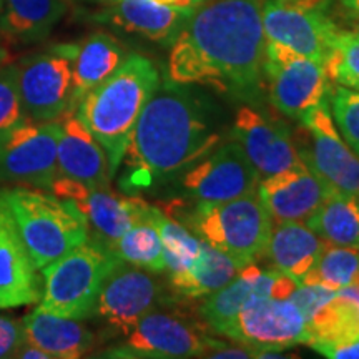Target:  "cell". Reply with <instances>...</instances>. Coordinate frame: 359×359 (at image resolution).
I'll return each instance as SVG.
<instances>
[{
  "instance_id": "cell-1",
  "label": "cell",
  "mask_w": 359,
  "mask_h": 359,
  "mask_svg": "<svg viewBox=\"0 0 359 359\" xmlns=\"http://www.w3.org/2000/svg\"><path fill=\"white\" fill-rule=\"evenodd\" d=\"M264 0H206L170 45L168 80L210 85L241 100L264 87Z\"/></svg>"
},
{
  "instance_id": "cell-2",
  "label": "cell",
  "mask_w": 359,
  "mask_h": 359,
  "mask_svg": "<svg viewBox=\"0 0 359 359\" xmlns=\"http://www.w3.org/2000/svg\"><path fill=\"white\" fill-rule=\"evenodd\" d=\"M219 142L203 105L183 85L168 80L138 118L122 160L120 188L140 195L161 187L212 154Z\"/></svg>"
},
{
  "instance_id": "cell-3",
  "label": "cell",
  "mask_w": 359,
  "mask_h": 359,
  "mask_svg": "<svg viewBox=\"0 0 359 359\" xmlns=\"http://www.w3.org/2000/svg\"><path fill=\"white\" fill-rule=\"evenodd\" d=\"M160 87V72L142 53H128L105 82L79 102L75 115L100 143L115 177L143 109Z\"/></svg>"
},
{
  "instance_id": "cell-4",
  "label": "cell",
  "mask_w": 359,
  "mask_h": 359,
  "mask_svg": "<svg viewBox=\"0 0 359 359\" xmlns=\"http://www.w3.org/2000/svg\"><path fill=\"white\" fill-rule=\"evenodd\" d=\"M35 268L42 269L88 241V223L72 200L27 187L0 190Z\"/></svg>"
},
{
  "instance_id": "cell-5",
  "label": "cell",
  "mask_w": 359,
  "mask_h": 359,
  "mask_svg": "<svg viewBox=\"0 0 359 359\" xmlns=\"http://www.w3.org/2000/svg\"><path fill=\"white\" fill-rule=\"evenodd\" d=\"M185 218L200 240L226 255L238 269L266 257L275 222L257 191L222 203H195Z\"/></svg>"
},
{
  "instance_id": "cell-6",
  "label": "cell",
  "mask_w": 359,
  "mask_h": 359,
  "mask_svg": "<svg viewBox=\"0 0 359 359\" xmlns=\"http://www.w3.org/2000/svg\"><path fill=\"white\" fill-rule=\"evenodd\" d=\"M118 258L95 241H85L42 268L39 308L62 318L83 321L95 313L107 275Z\"/></svg>"
},
{
  "instance_id": "cell-7",
  "label": "cell",
  "mask_w": 359,
  "mask_h": 359,
  "mask_svg": "<svg viewBox=\"0 0 359 359\" xmlns=\"http://www.w3.org/2000/svg\"><path fill=\"white\" fill-rule=\"evenodd\" d=\"M263 80L273 107L296 120L330 102L333 90L323 62L268 40L264 45Z\"/></svg>"
},
{
  "instance_id": "cell-8",
  "label": "cell",
  "mask_w": 359,
  "mask_h": 359,
  "mask_svg": "<svg viewBox=\"0 0 359 359\" xmlns=\"http://www.w3.org/2000/svg\"><path fill=\"white\" fill-rule=\"evenodd\" d=\"M77 43H60L29 55L17 64V80L25 116L53 122L72 114V64Z\"/></svg>"
},
{
  "instance_id": "cell-9",
  "label": "cell",
  "mask_w": 359,
  "mask_h": 359,
  "mask_svg": "<svg viewBox=\"0 0 359 359\" xmlns=\"http://www.w3.org/2000/svg\"><path fill=\"white\" fill-rule=\"evenodd\" d=\"M60 120H25L0 137V182L50 190L58 177Z\"/></svg>"
},
{
  "instance_id": "cell-10",
  "label": "cell",
  "mask_w": 359,
  "mask_h": 359,
  "mask_svg": "<svg viewBox=\"0 0 359 359\" xmlns=\"http://www.w3.org/2000/svg\"><path fill=\"white\" fill-rule=\"evenodd\" d=\"M263 30L268 42L325 64L339 27L327 13V0H264Z\"/></svg>"
},
{
  "instance_id": "cell-11",
  "label": "cell",
  "mask_w": 359,
  "mask_h": 359,
  "mask_svg": "<svg viewBox=\"0 0 359 359\" xmlns=\"http://www.w3.org/2000/svg\"><path fill=\"white\" fill-rule=\"evenodd\" d=\"M302 138L296 145L299 158L334 190L359 195V156L341 137L330 102L308 111L302 120Z\"/></svg>"
},
{
  "instance_id": "cell-12",
  "label": "cell",
  "mask_w": 359,
  "mask_h": 359,
  "mask_svg": "<svg viewBox=\"0 0 359 359\" xmlns=\"http://www.w3.org/2000/svg\"><path fill=\"white\" fill-rule=\"evenodd\" d=\"M226 338L257 353L285 351L308 343V323L290 299L253 296L224 331Z\"/></svg>"
},
{
  "instance_id": "cell-13",
  "label": "cell",
  "mask_w": 359,
  "mask_h": 359,
  "mask_svg": "<svg viewBox=\"0 0 359 359\" xmlns=\"http://www.w3.org/2000/svg\"><path fill=\"white\" fill-rule=\"evenodd\" d=\"M127 339L118 346L107 349L105 358L120 359H187L208 356L224 346L201 334L191 325L167 313L151 311L128 331Z\"/></svg>"
},
{
  "instance_id": "cell-14",
  "label": "cell",
  "mask_w": 359,
  "mask_h": 359,
  "mask_svg": "<svg viewBox=\"0 0 359 359\" xmlns=\"http://www.w3.org/2000/svg\"><path fill=\"white\" fill-rule=\"evenodd\" d=\"M259 173L236 140L217 147L183 173L182 187L195 203H222L258 190Z\"/></svg>"
},
{
  "instance_id": "cell-15",
  "label": "cell",
  "mask_w": 359,
  "mask_h": 359,
  "mask_svg": "<svg viewBox=\"0 0 359 359\" xmlns=\"http://www.w3.org/2000/svg\"><path fill=\"white\" fill-rule=\"evenodd\" d=\"M160 303V285L147 269L118 259L103 281L93 316L127 334Z\"/></svg>"
},
{
  "instance_id": "cell-16",
  "label": "cell",
  "mask_w": 359,
  "mask_h": 359,
  "mask_svg": "<svg viewBox=\"0 0 359 359\" xmlns=\"http://www.w3.org/2000/svg\"><path fill=\"white\" fill-rule=\"evenodd\" d=\"M334 190L306 165L259 180L258 196L275 223L306 222Z\"/></svg>"
},
{
  "instance_id": "cell-17",
  "label": "cell",
  "mask_w": 359,
  "mask_h": 359,
  "mask_svg": "<svg viewBox=\"0 0 359 359\" xmlns=\"http://www.w3.org/2000/svg\"><path fill=\"white\" fill-rule=\"evenodd\" d=\"M7 201L0 195V309L40 302L42 283Z\"/></svg>"
},
{
  "instance_id": "cell-18",
  "label": "cell",
  "mask_w": 359,
  "mask_h": 359,
  "mask_svg": "<svg viewBox=\"0 0 359 359\" xmlns=\"http://www.w3.org/2000/svg\"><path fill=\"white\" fill-rule=\"evenodd\" d=\"M233 137L258 170L259 178L303 163L288 130L251 107L236 111Z\"/></svg>"
},
{
  "instance_id": "cell-19",
  "label": "cell",
  "mask_w": 359,
  "mask_h": 359,
  "mask_svg": "<svg viewBox=\"0 0 359 359\" xmlns=\"http://www.w3.org/2000/svg\"><path fill=\"white\" fill-rule=\"evenodd\" d=\"M58 120L62 125L57 150L58 177L70 178L92 190L109 188L114 177L100 143L75 111L65 114Z\"/></svg>"
},
{
  "instance_id": "cell-20",
  "label": "cell",
  "mask_w": 359,
  "mask_h": 359,
  "mask_svg": "<svg viewBox=\"0 0 359 359\" xmlns=\"http://www.w3.org/2000/svg\"><path fill=\"white\" fill-rule=\"evenodd\" d=\"M193 11L161 6L155 0H114L93 13V20L154 42L172 45Z\"/></svg>"
},
{
  "instance_id": "cell-21",
  "label": "cell",
  "mask_w": 359,
  "mask_h": 359,
  "mask_svg": "<svg viewBox=\"0 0 359 359\" xmlns=\"http://www.w3.org/2000/svg\"><path fill=\"white\" fill-rule=\"evenodd\" d=\"M93 231L95 243L110 250V246L137 223L148 222L150 203L138 195H116L109 188L90 190L79 201H74Z\"/></svg>"
},
{
  "instance_id": "cell-22",
  "label": "cell",
  "mask_w": 359,
  "mask_h": 359,
  "mask_svg": "<svg viewBox=\"0 0 359 359\" xmlns=\"http://www.w3.org/2000/svg\"><path fill=\"white\" fill-rule=\"evenodd\" d=\"M25 339L52 359H77L95 344V334L82 321L47 313L39 306L22 318Z\"/></svg>"
},
{
  "instance_id": "cell-23",
  "label": "cell",
  "mask_w": 359,
  "mask_h": 359,
  "mask_svg": "<svg viewBox=\"0 0 359 359\" xmlns=\"http://www.w3.org/2000/svg\"><path fill=\"white\" fill-rule=\"evenodd\" d=\"M326 245L304 222H283L273 224L266 255L273 266L299 283L316 266Z\"/></svg>"
},
{
  "instance_id": "cell-24",
  "label": "cell",
  "mask_w": 359,
  "mask_h": 359,
  "mask_svg": "<svg viewBox=\"0 0 359 359\" xmlns=\"http://www.w3.org/2000/svg\"><path fill=\"white\" fill-rule=\"evenodd\" d=\"M127 57L122 43L114 35L95 32L77 43L74 64H72V110L90 90L105 82L122 65Z\"/></svg>"
},
{
  "instance_id": "cell-25",
  "label": "cell",
  "mask_w": 359,
  "mask_h": 359,
  "mask_svg": "<svg viewBox=\"0 0 359 359\" xmlns=\"http://www.w3.org/2000/svg\"><path fill=\"white\" fill-rule=\"evenodd\" d=\"M359 339V288L348 286L331 296L308 320V346L314 351Z\"/></svg>"
},
{
  "instance_id": "cell-26",
  "label": "cell",
  "mask_w": 359,
  "mask_h": 359,
  "mask_svg": "<svg viewBox=\"0 0 359 359\" xmlns=\"http://www.w3.org/2000/svg\"><path fill=\"white\" fill-rule=\"evenodd\" d=\"M67 12V0H4L0 29L20 42H39Z\"/></svg>"
},
{
  "instance_id": "cell-27",
  "label": "cell",
  "mask_w": 359,
  "mask_h": 359,
  "mask_svg": "<svg viewBox=\"0 0 359 359\" xmlns=\"http://www.w3.org/2000/svg\"><path fill=\"white\" fill-rule=\"evenodd\" d=\"M304 223L326 243L359 250V203L354 195L331 193Z\"/></svg>"
},
{
  "instance_id": "cell-28",
  "label": "cell",
  "mask_w": 359,
  "mask_h": 359,
  "mask_svg": "<svg viewBox=\"0 0 359 359\" xmlns=\"http://www.w3.org/2000/svg\"><path fill=\"white\" fill-rule=\"evenodd\" d=\"M240 269L226 255L201 240L200 253L187 271L170 276L173 290L188 298L208 296L226 285Z\"/></svg>"
},
{
  "instance_id": "cell-29",
  "label": "cell",
  "mask_w": 359,
  "mask_h": 359,
  "mask_svg": "<svg viewBox=\"0 0 359 359\" xmlns=\"http://www.w3.org/2000/svg\"><path fill=\"white\" fill-rule=\"evenodd\" d=\"M259 275H262V268H258L255 263L248 264L241 268L231 281H228L215 293L208 294V299L200 308V314L215 333L223 336L240 309L245 306V303L257 296Z\"/></svg>"
},
{
  "instance_id": "cell-30",
  "label": "cell",
  "mask_w": 359,
  "mask_h": 359,
  "mask_svg": "<svg viewBox=\"0 0 359 359\" xmlns=\"http://www.w3.org/2000/svg\"><path fill=\"white\" fill-rule=\"evenodd\" d=\"M148 222L154 224L161 238L165 266H167L165 269H168V275L173 276L187 271L200 253V238L190 233L185 224L170 217L158 206H150Z\"/></svg>"
},
{
  "instance_id": "cell-31",
  "label": "cell",
  "mask_w": 359,
  "mask_h": 359,
  "mask_svg": "<svg viewBox=\"0 0 359 359\" xmlns=\"http://www.w3.org/2000/svg\"><path fill=\"white\" fill-rule=\"evenodd\" d=\"M109 251L122 262L147 271L160 273L167 268L161 238L150 222L135 224L110 246Z\"/></svg>"
},
{
  "instance_id": "cell-32",
  "label": "cell",
  "mask_w": 359,
  "mask_h": 359,
  "mask_svg": "<svg viewBox=\"0 0 359 359\" xmlns=\"http://www.w3.org/2000/svg\"><path fill=\"white\" fill-rule=\"evenodd\" d=\"M359 278V250L326 245L316 266L303 278L302 285H318L331 291L351 286Z\"/></svg>"
},
{
  "instance_id": "cell-33",
  "label": "cell",
  "mask_w": 359,
  "mask_h": 359,
  "mask_svg": "<svg viewBox=\"0 0 359 359\" xmlns=\"http://www.w3.org/2000/svg\"><path fill=\"white\" fill-rule=\"evenodd\" d=\"M325 69L331 82L359 92V30H339Z\"/></svg>"
},
{
  "instance_id": "cell-34",
  "label": "cell",
  "mask_w": 359,
  "mask_h": 359,
  "mask_svg": "<svg viewBox=\"0 0 359 359\" xmlns=\"http://www.w3.org/2000/svg\"><path fill=\"white\" fill-rule=\"evenodd\" d=\"M330 109L341 137L359 156V92L336 87L331 90Z\"/></svg>"
},
{
  "instance_id": "cell-35",
  "label": "cell",
  "mask_w": 359,
  "mask_h": 359,
  "mask_svg": "<svg viewBox=\"0 0 359 359\" xmlns=\"http://www.w3.org/2000/svg\"><path fill=\"white\" fill-rule=\"evenodd\" d=\"M29 120L22 107L17 64L0 67V137Z\"/></svg>"
},
{
  "instance_id": "cell-36",
  "label": "cell",
  "mask_w": 359,
  "mask_h": 359,
  "mask_svg": "<svg viewBox=\"0 0 359 359\" xmlns=\"http://www.w3.org/2000/svg\"><path fill=\"white\" fill-rule=\"evenodd\" d=\"M334 293L336 291L323 288V286L302 285V283H299L298 288L294 290V293L291 294L288 299L298 306V309L303 313V316L306 318L308 323L309 318L318 311V308L323 306V304H325Z\"/></svg>"
},
{
  "instance_id": "cell-37",
  "label": "cell",
  "mask_w": 359,
  "mask_h": 359,
  "mask_svg": "<svg viewBox=\"0 0 359 359\" xmlns=\"http://www.w3.org/2000/svg\"><path fill=\"white\" fill-rule=\"evenodd\" d=\"M25 341L22 320L0 314V359L13 358Z\"/></svg>"
},
{
  "instance_id": "cell-38",
  "label": "cell",
  "mask_w": 359,
  "mask_h": 359,
  "mask_svg": "<svg viewBox=\"0 0 359 359\" xmlns=\"http://www.w3.org/2000/svg\"><path fill=\"white\" fill-rule=\"evenodd\" d=\"M318 353L331 359H359V339L321 348Z\"/></svg>"
},
{
  "instance_id": "cell-39",
  "label": "cell",
  "mask_w": 359,
  "mask_h": 359,
  "mask_svg": "<svg viewBox=\"0 0 359 359\" xmlns=\"http://www.w3.org/2000/svg\"><path fill=\"white\" fill-rule=\"evenodd\" d=\"M206 358H218V359L219 358H243V359H246V358H255V353L245 346L243 348H231V346H226V344H224V346L215 349V351L210 353Z\"/></svg>"
},
{
  "instance_id": "cell-40",
  "label": "cell",
  "mask_w": 359,
  "mask_h": 359,
  "mask_svg": "<svg viewBox=\"0 0 359 359\" xmlns=\"http://www.w3.org/2000/svg\"><path fill=\"white\" fill-rule=\"evenodd\" d=\"M13 358H20V359H52L48 356L43 349H40L35 344L29 343V341H24V344L17 349V353L13 354Z\"/></svg>"
},
{
  "instance_id": "cell-41",
  "label": "cell",
  "mask_w": 359,
  "mask_h": 359,
  "mask_svg": "<svg viewBox=\"0 0 359 359\" xmlns=\"http://www.w3.org/2000/svg\"><path fill=\"white\" fill-rule=\"evenodd\" d=\"M155 2L161 4V6L182 8V11H195L198 7L195 0H155Z\"/></svg>"
},
{
  "instance_id": "cell-42",
  "label": "cell",
  "mask_w": 359,
  "mask_h": 359,
  "mask_svg": "<svg viewBox=\"0 0 359 359\" xmlns=\"http://www.w3.org/2000/svg\"><path fill=\"white\" fill-rule=\"evenodd\" d=\"M339 4L349 17L359 15V0H339Z\"/></svg>"
},
{
  "instance_id": "cell-43",
  "label": "cell",
  "mask_w": 359,
  "mask_h": 359,
  "mask_svg": "<svg viewBox=\"0 0 359 359\" xmlns=\"http://www.w3.org/2000/svg\"><path fill=\"white\" fill-rule=\"evenodd\" d=\"M6 64H8V52L0 45V67H4Z\"/></svg>"
},
{
  "instance_id": "cell-44",
  "label": "cell",
  "mask_w": 359,
  "mask_h": 359,
  "mask_svg": "<svg viewBox=\"0 0 359 359\" xmlns=\"http://www.w3.org/2000/svg\"><path fill=\"white\" fill-rule=\"evenodd\" d=\"M82 2H88V4H100V6H107V4L114 2V0H82Z\"/></svg>"
},
{
  "instance_id": "cell-45",
  "label": "cell",
  "mask_w": 359,
  "mask_h": 359,
  "mask_svg": "<svg viewBox=\"0 0 359 359\" xmlns=\"http://www.w3.org/2000/svg\"><path fill=\"white\" fill-rule=\"evenodd\" d=\"M354 19V29L356 30H359V15H356V17H353Z\"/></svg>"
},
{
  "instance_id": "cell-46",
  "label": "cell",
  "mask_w": 359,
  "mask_h": 359,
  "mask_svg": "<svg viewBox=\"0 0 359 359\" xmlns=\"http://www.w3.org/2000/svg\"><path fill=\"white\" fill-rule=\"evenodd\" d=\"M195 2H196V4H198V6H200V4H203V2H206V0H195Z\"/></svg>"
},
{
  "instance_id": "cell-47",
  "label": "cell",
  "mask_w": 359,
  "mask_h": 359,
  "mask_svg": "<svg viewBox=\"0 0 359 359\" xmlns=\"http://www.w3.org/2000/svg\"><path fill=\"white\" fill-rule=\"evenodd\" d=\"M2 6H4V0H0V11H2Z\"/></svg>"
},
{
  "instance_id": "cell-48",
  "label": "cell",
  "mask_w": 359,
  "mask_h": 359,
  "mask_svg": "<svg viewBox=\"0 0 359 359\" xmlns=\"http://www.w3.org/2000/svg\"><path fill=\"white\" fill-rule=\"evenodd\" d=\"M356 198H358V203H359V195H358V196H356Z\"/></svg>"
}]
</instances>
